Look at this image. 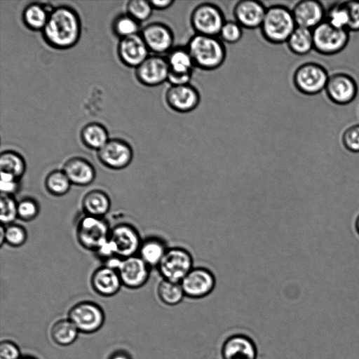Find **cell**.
<instances>
[{
	"label": "cell",
	"mask_w": 359,
	"mask_h": 359,
	"mask_svg": "<svg viewBox=\"0 0 359 359\" xmlns=\"http://www.w3.org/2000/svg\"><path fill=\"white\" fill-rule=\"evenodd\" d=\"M342 143L349 151L359 153V124L347 128L342 135Z\"/></svg>",
	"instance_id": "obj_41"
},
{
	"label": "cell",
	"mask_w": 359,
	"mask_h": 359,
	"mask_svg": "<svg viewBox=\"0 0 359 359\" xmlns=\"http://www.w3.org/2000/svg\"><path fill=\"white\" fill-rule=\"evenodd\" d=\"M297 27L313 30L325 19L326 11L321 2L316 0H303L297 2L292 9Z\"/></svg>",
	"instance_id": "obj_20"
},
{
	"label": "cell",
	"mask_w": 359,
	"mask_h": 359,
	"mask_svg": "<svg viewBox=\"0 0 359 359\" xmlns=\"http://www.w3.org/2000/svg\"><path fill=\"white\" fill-rule=\"evenodd\" d=\"M20 351L12 341L4 340L0 344V359H20Z\"/></svg>",
	"instance_id": "obj_43"
},
{
	"label": "cell",
	"mask_w": 359,
	"mask_h": 359,
	"mask_svg": "<svg viewBox=\"0 0 359 359\" xmlns=\"http://www.w3.org/2000/svg\"><path fill=\"white\" fill-rule=\"evenodd\" d=\"M19 187L20 180L0 181L1 194L13 196Z\"/></svg>",
	"instance_id": "obj_45"
},
{
	"label": "cell",
	"mask_w": 359,
	"mask_h": 359,
	"mask_svg": "<svg viewBox=\"0 0 359 359\" xmlns=\"http://www.w3.org/2000/svg\"><path fill=\"white\" fill-rule=\"evenodd\" d=\"M81 205L84 215L104 217L111 208V200L105 191L94 189L85 194Z\"/></svg>",
	"instance_id": "obj_24"
},
{
	"label": "cell",
	"mask_w": 359,
	"mask_h": 359,
	"mask_svg": "<svg viewBox=\"0 0 359 359\" xmlns=\"http://www.w3.org/2000/svg\"><path fill=\"white\" fill-rule=\"evenodd\" d=\"M5 243V227L4 225L0 226V246L2 247Z\"/></svg>",
	"instance_id": "obj_48"
},
{
	"label": "cell",
	"mask_w": 359,
	"mask_h": 359,
	"mask_svg": "<svg viewBox=\"0 0 359 359\" xmlns=\"http://www.w3.org/2000/svg\"><path fill=\"white\" fill-rule=\"evenodd\" d=\"M186 46L195 67L203 71L219 69L226 58L225 43L218 36L194 34Z\"/></svg>",
	"instance_id": "obj_2"
},
{
	"label": "cell",
	"mask_w": 359,
	"mask_h": 359,
	"mask_svg": "<svg viewBox=\"0 0 359 359\" xmlns=\"http://www.w3.org/2000/svg\"><path fill=\"white\" fill-rule=\"evenodd\" d=\"M243 28L236 20H226L218 37L224 43L235 44L239 42L243 36Z\"/></svg>",
	"instance_id": "obj_38"
},
{
	"label": "cell",
	"mask_w": 359,
	"mask_h": 359,
	"mask_svg": "<svg viewBox=\"0 0 359 359\" xmlns=\"http://www.w3.org/2000/svg\"><path fill=\"white\" fill-rule=\"evenodd\" d=\"M191 253L186 248L169 247L157 266L162 279L180 283L194 268Z\"/></svg>",
	"instance_id": "obj_6"
},
{
	"label": "cell",
	"mask_w": 359,
	"mask_h": 359,
	"mask_svg": "<svg viewBox=\"0 0 359 359\" xmlns=\"http://www.w3.org/2000/svg\"><path fill=\"white\" fill-rule=\"evenodd\" d=\"M348 14V30L359 32V0L344 1Z\"/></svg>",
	"instance_id": "obj_42"
},
{
	"label": "cell",
	"mask_w": 359,
	"mask_h": 359,
	"mask_svg": "<svg viewBox=\"0 0 359 359\" xmlns=\"http://www.w3.org/2000/svg\"><path fill=\"white\" fill-rule=\"evenodd\" d=\"M168 248L161 238L150 236L142 240L138 250V256L149 266L157 268Z\"/></svg>",
	"instance_id": "obj_25"
},
{
	"label": "cell",
	"mask_w": 359,
	"mask_h": 359,
	"mask_svg": "<svg viewBox=\"0 0 359 359\" xmlns=\"http://www.w3.org/2000/svg\"><path fill=\"white\" fill-rule=\"evenodd\" d=\"M79 331L67 318L55 321L50 328V336L57 345L67 346L72 344L77 339Z\"/></svg>",
	"instance_id": "obj_30"
},
{
	"label": "cell",
	"mask_w": 359,
	"mask_h": 359,
	"mask_svg": "<svg viewBox=\"0 0 359 359\" xmlns=\"http://www.w3.org/2000/svg\"><path fill=\"white\" fill-rule=\"evenodd\" d=\"M150 3L154 10L164 11L170 8L174 4L173 0H151Z\"/></svg>",
	"instance_id": "obj_46"
},
{
	"label": "cell",
	"mask_w": 359,
	"mask_h": 359,
	"mask_svg": "<svg viewBox=\"0 0 359 359\" xmlns=\"http://www.w3.org/2000/svg\"><path fill=\"white\" fill-rule=\"evenodd\" d=\"M355 227H356L358 233H359V215L357 217V219H356V222H355Z\"/></svg>",
	"instance_id": "obj_49"
},
{
	"label": "cell",
	"mask_w": 359,
	"mask_h": 359,
	"mask_svg": "<svg viewBox=\"0 0 359 359\" xmlns=\"http://www.w3.org/2000/svg\"><path fill=\"white\" fill-rule=\"evenodd\" d=\"M325 20L336 28L348 30L349 19L344 1L332 4L326 11Z\"/></svg>",
	"instance_id": "obj_35"
},
{
	"label": "cell",
	"mask_w": 359,
	"mask_h": 359,
	"mask_svg": "<svg viewBox=\"0 0 359 359\" xmlns=\"http://www.w3.org/2000/svg\"><path fill=\"white\" fill-rule=\"evenodd\" d=\"M97 157L105 167L118 170L126 168L130 164L133 158V150L126 140L113 137L97 151Z\"/></svg>",
	"instance_id": "obj_10"
},
{
	"label": "cell",
	"mask_w": 359,
	"mask_h": 359,
	"mask_svg": "<svg viewBox=\"0 0 359 359\" xmlns=\"http://www.w3.org/2000/svg\"><path fill=\"white\" fill-rule=\"evenodd\" d=\"M108 359H132V358L128 352L123 350H117L112 353Z\"/></svg>",
	"instance_id": "obj_47"
},
{
	"label": "cell",
	"mask_w": 359,
	"mask_h": 359,
	"mask_svg": "<svg viewBox=\"0 0 359 359\" xmlns=\"http://www.w3.org/2000/svg\"><path fill=\"white\" fill-rule=\"evenodd\" d=\"M350 32L332 26L326 20L313 29V49L325 55L342 51L350 39Z\"/></svg>",
	"instance_id": "obj_8"
},
{
	"label": "cell",
	"mask_w": 359,
	"mask_h": 359,
	"mask_svg": "<svg viewBox=\"0 0 359 359\" xmlns=\"http://www.w3.org/2000/svg\"><path fill=\"white\" fill-rule=\"evenodd\" d=\"M330 75L321 65L307 62L294 72L292 81L296 89L306 95H315L325 89Z\"/></svg>",
	"instance_id": "obj_7"
},
{
	"label": "cell",
	"mask_w": 359,
	"mask_h": 359,
	"mask_svg": "<svg viewBox=\"0 0 359 359\" xmlns=\"http://www.w3.org/2000/svg\"><path fill=\"white\" fill-rule=\"evenodd\" d=\"M325 90L330 101L337 104L345 105L356 97L358 85L351 75L337 72L329 76Z\"/></svg>",
	"instance_id": "obj_17"
},
{
	"label": "cell",
	"mask_w": 359,
	"mask_h": 359,
	"mask_svg": "<svg viewBox=\"0 0 359 359\" xmlns=\"http://www.w3.org/2000/svg\"><path fill=\"white\" fill-rule=\"evenodd\" d=\"M140 34L152 54L165 55L175 46V34L172 28L163 22L148 23Z\"/></svg>",
	"instance_id": "obj_11"
},
{
	"label": "cell",
	"mask_w": 359,
	"mask_h": 359,
	"mask_svg": "<svg viewBox=\"0 0 359 359\" xmlns=\"http://www.w3.org/2000/svg\"><path fill=\"white\" fill-rule=\"evenodd\" d=\"M185 297L201 299L208 296L216 286L214 273L203 266H194L180 282Z\"/></svg>",
	"instance_id": "obj_12"
},
{
	"label": "cell",
	"mask_w": 359,
	"mask_h": 359,
	"mask_svg": "<svg viewBox=\"0 0 359 359\" xmlns=\"http://www.w3.org/2000/svg\"><path fill=\"white\" fill-rule=\"evenodd\" d=\"M41 33L44 41L55 49L72 48L79 41L81 34L79 13L67 5L54 7Z\"/></svg>",
	"instance_id": "obj_1"
},
{
	"label": "cell",
	"mask_w": 359,
	"mask_h": 359,
	"mask_svg": "<svg viewBox=\"0 0 359 359\" xmlns=\"http://www.w3.org/2000/svg\"><path fill=\"white\" fill-rule=\"evenodd\" d=\"M0 220L1 225L6 226L13 223L18 217V201L13 196L1 194Z\"/></svg>",
	"instance_id": "obj_37"
},
{
	"label": "cell",
	"mask_w": 359,
	"mask_h": 359,
	"mask_svg": "<svg viewBox=\"0 0 359 359\" xmlns=\"http://www.w3.org/2000/svg\"><path fill=\"white\" fill-rule=\"evenodd\" d=\"M296 27L292 10L286 6L275 4L266 8L259 29L264 40L278 45L286 43Z\"/></svg>",
	"instance_id": "obj_3"
},
{
	"label": "cell",
	"mask_w": 359,
	"mask_h": 359,
	"mask_svg": "<svg viewBox=\"0 0 359 359\" xmlns=\"http://www.w3.org/2000/svg\"><path fill=\"white\" fill-rule=\"evenodd\" d=\"M286 43L293 54L299 56L306 55L313 49V30L297 27Z\"/></svg>",
	"instance_id": "obj_29"
},
{
	"label": "cell",
	"mask_w": 359,
	"mask_h": 359,
	"mask_svg": "<svg viewBox=\"0 0 359 359\" xmlns=\"http://www.w3.org/2000/svg\"><path fill=\"white\" fill-rule=\"evenodd\" d=\"M221 353L222 359H257V349L251 338L236 334L224 341Z\"/></svg>",
	"instance_id": "obj_21"
},
{
	"label": "cell",
	"mask_w": 359,
	"mask_h": 359,
	"mask_svg": "<svg viewBox=\"0 0 359 359\" xmlns=\"http://www.w3.org/2000/svg\"><path fill=\"white\" fill-rule=\"evenodd\" d=\"M80 138L85 147L96 151L110 139L107 128L95 121L88 123L82 127Z\"/></svg>",
	"instance_id": "obj_27"
},
{
	"label": "cell",
	"mask_w": 359,
	"mask_h": 359,
	"mask_svg": "<svg viewBox=\"0 0 359 359\" xmlns=\"http://www.w3.org/2000/svg\"><path fill=\"white\" fill-rule=\"evenodd\" d=\"M140 33L120 39L117 54L121 62L128 67L136 68L150 55Z\"/></svg>",
	"instance_id": "obj_18"
},
{
	"label": "cell",
	"mask_w": 359,
	"mask_h": 359,
	"mask_svg": "<svg viewBox=\"0 0 359 359\" xmlns=\"http://www.w3.org/2000/svg\"><path fill=\"white\" fill-rule=\"evenodd\" d=\"M222 9L217 4L203 2L191 12L189 21L194 34L218 36L226 22Z\"/></svg>",
	"instance_id": "obj_5"
},
{
	"label": "cell",
	"mask_w": 359,
	"mask_h": 359,
	"mask_svg": "<svg viewBox=\"0 0 359 359\" xmlns=\"http://www.w3.org/2000/svg\"><path fill=\"white\" fill-rule=\"evenodd\" d=\"M114 34L120 39L140 33V23L128 13L115 17L111 25Z\"/></svg>",
	"instance_id": "obj_34"
},
{
	"label": "cell",
	"mask_w": 359,
	"mask_h": 359,
	"mask_svg": "<svg viewBox=\"0 0 359 359\" xmlns=\"http://www.w3.org/2000/svg\"><path fill=\"white\" fill-rule=\"evenodd\" d=\"M150 268L139 256L134 255L121 258L116 271L123 286L138 289L148 281Z\"/></svg>",
	"instance_id": "obj_16"
},
{
	"label": "cell",
	"mask_w": 359,
	"mask_h": 359,
	"mask_svg": "<svg viewBox=\"0 0 359 359\" xmlns=\"http://www.w3.org/2000/svg\"><path fill=\"white\" fill-rule=\"evenodd\" d=\"M40 212L38 202L30 197H25L18 201V217L24 222L36 219Z\"/></svg>",
	"instance_id": "obj_40"
},
{
	"label": "cell",
	"mask_w": 359,
	"mask_h": 359,
	"mask_svg": "<svg viewBox=\"0 0 359 359\" xmlns=\"http://www.w3.org/2000/svg\"><path fill=\"white\" fill-rule=\"evenodd\" d=\"M264 4L257 0H241L233 6V15L243 29L260 28L266 11Z\"/></svg>",
	"instance_id": "obj_19"
},
{
	"label": "cell",
	"mask_w": 359,
	"mask_h": 359,
	"mask_svg": "<svg viewBox=\"0 0 359 359\" xmlns=\"http://www.w3.org/2000/svg\"><path fill=\"white\" fill-rule=\"evenodd\" d=\"M168 73L165 56L151 54L135 68V75L143 86L156 87L167 82Z\"/></svg>",
	"instance_id": "obj_15"
},
{
	"label": "cell",
	"mask_w": 359,
	"mask_h": 359,
	"mask_svg": "<svg viewBox=\"0 0 359 359\" xmlns=\"http://www.w3.org/2000/svg\"><path fill=\"white\" fill-rule=\"evenodd\" d=\"M111 229L104 217L83 215L76 227V237L84 249L97 252L109 239Z\"/></svg>",
	"instance_id": "obj_4"
},
{
	"label": "cell",
	"mask_w": 359,
	"mask_h": 359,
	"mask_svg": "<svg viewBox=\"0 0 359 359\" xmlns=\"http://www.w3.org/2000/svg\"><path fill=\"white\" fill-rule=\"evenodd\" d=\"M62 170L72 184L86 187L95 179L96 171L93 164L85 158L72 156L63 164Z\"/></svg>",
	"instance_id": "obj_22"
},
{
	"label": "cell",
	"mask_w": 359,
	"mask_h": 359,
	"mask_svg": "<svg viewBox=\"0 0 359 359\" xmlns=\"http://www.w3.org/2000/svg\"><path fill=\"white\" fill-rule=\"evenodd\" d=\"M20 359H36V358L34 357H32V356H23V357H21Z\"/></svg>",
	"instance_id": "obj_50"
},
{
	"label": "cell",
	"mask_w": 359,
	"mask_h": 359,
	"mask_svg": "<svg viewBox=\"0 0 359 359\" xmlns=\"http://www.w3.org/2000/svg\"><path fill=\"white\" fill-rule=\"evenodd\" d=\"M68 318L77 327L79 332L91 334L102 327L105 316L100 305L90 301H82L70 308Z\"/></svg>",
	"instance_id": "obj_9"
},
{
	"label": "cell",
	"mask_w": 359,
	"mask_h": 359,
	"mask_svg": "<svg viewBox=\"0 0 359 359\" xmlns=\"http://www.w3.org/2000/svg\"><path fill=\"white\" fill-rule=\"evenodd\" d=\"M169 71L176 73H194L195 65L187 46H175L165 55Z\"/></svg>",
	"instance_id": "obj_28"
},
{
	"label": "cell",
	"mask_w": 359,
	"mask_h": 359,
	"mask_svg": "<svg viewBox=\"0 0 359 359\" xmlns=\"http://www.w3.org/2000/svg\"><path fill=\"white\" fill-rule=\"evenodd\" d=\"M53 8L39 2H32L23 9L22 19L27 28L32 31H42Z\"/></svg>",
	"instance_id": "obj_26"
},
{
	"label": "cell",
	"mask_w": 359,
	"mask_h": 359,
	"mask_svg": "<svg viewBox=\"0 0 359 359\" xmlns=\"http://www.w3.org/2000/svg\"><path fill=\"white\" fill-rule=\"evenodd\" d=\"M126 10V13L141 23L151 17L154 8L150 1L130 0L127 2Z\"/></svg>",
	"instance_id": "obj_36"
},
{
	"label": "cell",
	"mask_w": 359,
	"mask_h": 359,
	"mask_svg": "<svg viewBox=\"0 0 359 359\" xmlns=\"http://www.w3.org/2000/svg\"><path fill=\"white\" fill-rule=\"evenodd\" d=\"M5 227V243L13 248L23 245L27 239V233L24 226L13 223Z\"/></svg>",
	"instance_id": "obj_39"
},
{
	"label": "cell",
	"mask_w": 359,
	"mask_h": 359,
	"mask_svg": "<svg viewBox=\"0 0 359 359\" xmlns=\"http://www.w3.org/2000/svg\"><path fill=\"white\" fill-rule=\"evenodd\" d=\"M44 185L49 194L55 196H62L69 192L72 184L61 169L50 172L45 178Z\"/></svg>",
	"instance_id": "obj_33"
},
{
	"label": "cell",
	"mask_w": 359,
	"mask_h": 359,
	"mask_svg": "<svg viewBox=\"0 0 359 359\" xmlns=\"http://www.w3.org/2000/svg\"><path fill=\"white\" fill-rule=\"evenodd\" d=\"M90 284L93 290L103 297L115 295L123 285L117 271L105 265L93 271Z\"/></svg>",
	"instance_id": "obj_23"
},
{
	"label": "cell",
	"mask_w": 359,
	"mask_h": 359,
	"mask_svg": "<svg viewBox=\"0 0 359 359\" xmlns=\"http://www.w3.org/2000/svg\"><path fill=\"white\" fill-rule=\"evenodd\" d=\"M109 240L116 256L120 258L135 255L142 241L137 229L127 223H119L113 226L110 230Z\"/></svg>",
	"instance_id": "obj_14"
},
{
	"label": "cell",
	"mask_w": 359,
	"mask_h": 359,
	"mask_svg": "<svg viewBox=\"0 0 359 359\" xmlns=\"http://www.w3.org/2000/svg\"><path fill=\"white\" fill-rule=\"evenodd\" d=\"M193 73H176L169 71L167 82L170 86H180L191 83Z\"/></svg>",
	"instance_id": "obj_44"
},
{
	"label": "cell",
	"mask_w": 359,
	"mask_h": 359,
	"mask_svg": "<svg viewBox=\"0 0 359 359\" xmlns=\"http://www.w3.org/2000/svg\"><path fill=\"white\" fill-rule=\"evenodd\" d=\"M156 292L161 302L168 306L179 304L185 297L180 283L165 279L158 283Z\"/></svg>",
	"instance_id": "obj_32"
},
{
	"label": "cell",
	"mask_w": 359,
	"mask_h": 359,
	"mask_svg": "<svg viewBox=\"0 0 359 359\" xmlns=\"http://www.w3.org/2000/svg\"><path fill=\"white\" fill-rule=\"evenodd\" d=\"M24 157L18 151L11 149L2 151L0 154V172L11 175L20 180L26 171Z\"/></svg>",
	"instance_id": "obj_31"
},
{
	"label": "cell",
	"mask_w": 359,
	"mask_h": 359,
	"mask_svg": "<svg viewBox=\"0 0 359 359\" xmlns=\"http://www.w3.org/2000/svg\"><path fill=\"white\" fill-rule=\"evenodd\" d=\"M201 94L191 83L180 86H169L164 100L167 106L179 114H188L194 111L201 102Z\"/></svg>",
	"instance_id": "obj_13"
}]
</instances>
